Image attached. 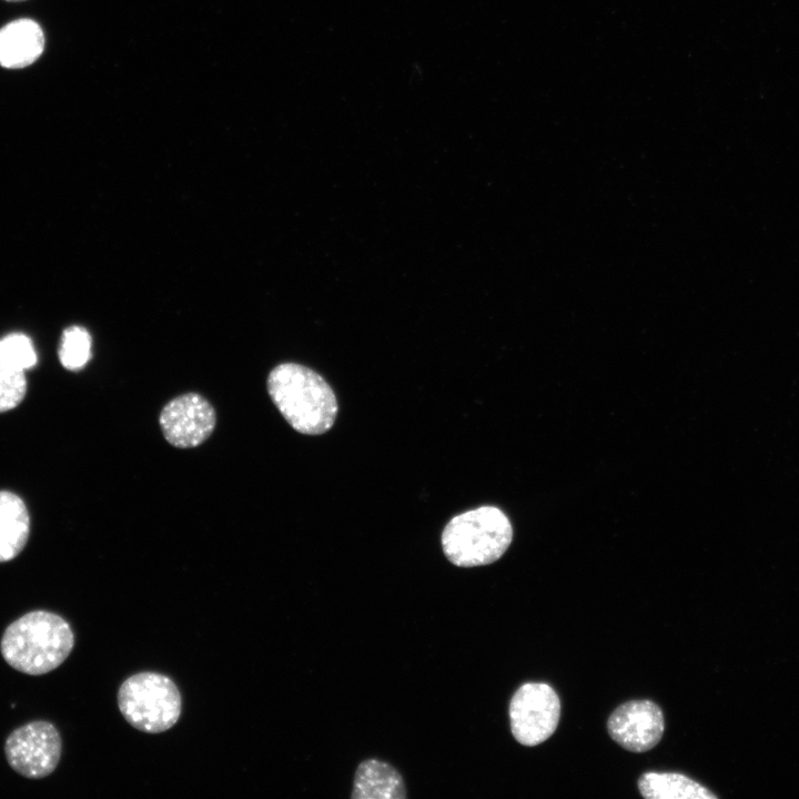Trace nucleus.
I'll return each instance as SVG.
<instances>
[{
  "mask_svg": "<svg viewBox=\"0 0 799 799\" xmlns=\"http://www.w3.org/2000/svg\"><path fill=\"white\" fill-rule=\"evenodd\" d=\"M266 385L281 415L299 433L320 435L333 426L337 401L315 371L297 363H282L270 372Z\"/></svg>",
  "mask_w": 799,
  "mask_h": 799,
  "instance_id": "f257e3e1",
  "label": "nucleus"
},
{
  "mask_svg": "<svg viewBox=\"0 0 799 799\" xmlns=\"http://www.w3.org/2000/svg\"><path fill=\"white\" fill-rule=\"evenodd\" d=\"M73 646L74 634L64 618L47 610H32L6 628L0 650L9 666L38 676L59 667Z\"/></svg>",
  "mask_w": 799,
  "mask_h": 799,
  "instance_id": "f03ea898",
  "label": "nucleus"
},
{
  "mask_svg": "<svg viewBox=\"0 0 799 799\" xmlns=\"http://www.w3.org/2000/svg\"><path fill=\"white\" fill-rule=\"evenodd\" d=\"M513 528L497 507L482 506L453 517L442 533L446 558L458 567H475L499 559L509 547Z\"/></svg>",
  "mask_w": 799,
  "mask_h": 799,
  "instance_id": "7ed1b4c3",
  "label": "nucleus"
},
{
  "mask_svg": "<svg viewBox=\"0 0 799 799\" xmlns=\"http://www.w3.org/2000/svg\"><path fill=\"white\" fill-rule=\"evenodd\" d=\"M118 706L124 719L146 734L163 732L180 718L182 700L168 676L143 671L125 679L118 691Z\"/></svg>",
  "mask_w": 799,
  "mask_h": 799,
  "instance_id": "20e7f679",
  "label": "nucleus"
},
{
  "mask_svg": "<svg viewBox=\"0 0 799 799\" xmlns=\"http://www.w3.org/2000/svg\"><path fill=\"white\" fill-rule=\"evenodd\" d=\"M508 715L512 734L519 744L539 745L557 728L559 697L548 684L525 682L513 695Z\"/></svg>",
  "mask_w": 799,
  "mask_h": 799,
  "instance_id": "39448f33",
  "label": "nucleus"
},
{
  "mask_svg": "<svg viewBox=\"0 0 799 799\" xmlns=\"http://www.w3.org/2000/svg\"><path fill=\"white\" fill-rule=\"evenodd\" d=\"M62 741L49 721L36 720L14 729L6 739L4 754L10 767L23 777L39 779L57 768Z\"/></svg>",
  "mask_w": 799,
  "mask_h": 799,
  "instance_id": "423d86ee",
  "label": "nucleus"
},
{
  "mask_svg": "<svg viewBox=\"0 0 799 799\" xmlns=\"http://www.w3.org/2000/svg\"><path fill=\"white\" fill-rule=\"evenodd\" d=\"M166 442L178 448H193L213 433L216 413L211 403L198 393H185L168 402L159 416Z\"/></svg>",
  "mask_w": 799,
  "mask_h": 799,
  "instance_id": "0eeeda50",
  "label": "nucleus"
},
{
  "mask_svg": "<svg viewBox=\"0 0 799 799\" xmlns=\"http://www.w3.org/2000/svg\"><path fill=\"white\" fill-rule=\"evenodd\" d=\"M607 729L611 739L623 748L645 752L660 741L665 730L664 715L651 700H630L611 712Z\"/></svg>",
  "mask_w": 799,
  "mask_h": 799,
  "instance_id": "6e6552de",
  "label": "nucleus"
},
{
  "mask_svg": "<svg viewBox=\"0 0 799 799\" xmlns=\"http://www.w3.org/2000/svg\"><path fill=\"white\" fill-rule=\"evenodd\" d=\"M40 24L30 18L12 20L0 28V67L22 69L36 62L44 50Z\"/></svg>",
  "mask_w": 799,
  "mask_h": 799,
  "instance_id": "1a4fd4ad",
  "label": "nucleus"
},
{
  "mask_svg": "<svg viewBox=\"0 0 799 799\" xmlns=\"http://www.w3.org/2000/svg\"><path fill=\"white\" fill-rule=\"evenodd\" d=\"M353 799H404L406 789L400 772L391 765L367 759L360 763L354 778Z\"/></svg>",
  "mask_w": 799,
  "mask_h": 799,
  "instance_id": "9d476101",
  "label": "nucleus"
},
{
  "mask_svg": "<svg viewBox=\"0 0 799 799\" xmlns=\"http://www.w3.org/2000/svg\"><path fill=\"white\" fill-rule=\"evenodd\" d=\"M29 532L30 518L23 500L11 492L0 490V563L20 554Z\"/></svg>",
  "mask_w": 799,
  "mask_h": 799,
  "instance_id": "9b49d317",
  "label": "nucleus"
},
{
  "mask_svg": "<svg viewBox=\"0 0 799 799\" xmlns=\"http://www.w3.org/2000/svg\"><path fill=\"white\" fill-rule=\"evenodd\" d=\"M638 788L647 799L717 798L709 789L679 772H645L638 779Z\"/></svg>",
  "mask_w": 799,
  "mask_h": 799,
  "instance_id": "f8f14e48",
  "label": "nucleus"
},
{
  "mask_svg": "<svg viewBox=\"0 0 799 799\" xmlns=\"http://www.w3.org/2000/svg\"><path fill=\"white\" fill-rule=\"evenodd\" d=\"M59 360L69 371H80L91 358V336L81 326H70L62 333Z\"/></svg>",
  "mask_w": 799,
  "mask_h": 799,
  "instance_id": "ddd939ff",
  "label": "nucleus"
},
{
  "mask_svg": "<svg viewBox=\"0 0 799 799\" xmlns=\"http://www.w3.org/2000/svg\"><path fill=\"white\" fill-rule=\"evenodd\" d=\"M26 372L13 367L0 353V413L18 406L27 392Z\"/></svg>",
  "mask_w": 799,
  "mask_h": 799,
  "instance_id": "4468645a",
  "label": "nucleus"
},
{
  "mask_svg": "<svg viewBox=\"0 0 799 799\" xmlns=\"http://www.w3.org/2000/svg\"><path fill=\"white\" fill-rule=\"evenodd\" d=\"M0 353L16 368L26 372L37 363L31 340L22 333H11L0 340Z\"/></svg>",
  "mask_w": 799,
  "mask_h": 799,
  "instance_id": "2eb2a0df",
  "label": "nucleus"
},
{
  "mask_svg": "<svg viewBox=\"0 0 799 799\" xmlns=\"http://www.w3.org/2000/svg\"><path fill=\"white\" fill-rule=\"evenodd\" d=\"M4 1H8V2H20V1H26V0H4Z\"/></svg>",
  "mask_w": 799,
  "mask_h": 799,
  "instance_id": "dca6fc26",
  "label": "nucleus"
}]
</instances>
